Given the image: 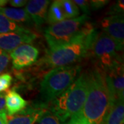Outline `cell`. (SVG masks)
Wrapping results in <instances>:
<instances>
[{"instance_id": "cell-10", "label": "cell", "mask_w": 124, "mask_h": 124, "mask_svg": "<svg viewBox=\"0 0 124 124\" xmlns=\"http://www.w3.org/2000/svg\"><path fill=\"white\" fill-rule=\"evenodd\" d=\"M13 66L20 70L32 65L37 61L39 50L31 44H23L10 53Z\"/></svg>"}, {"instance_id": "cell-4", "label": "cell", "mask_w": 124, "mask_h": 124, "mask_svg": "<svg viewBox=\"0 0 124 124\" xmlns=\"http://www.w3.org/2000/svg\"><path fill=\"white\" fill-rule=\"evenodd\" d=\"M80 71L79 66L57 67L48 72L40 84V94L44 105L63 93L75 81Z\"/></svg>"}, {"instance_id": "cell-22", "label": "cell", "mask_w": 124, "mask_h": 124, "mask_svg": "<svg viewBox=\"0 0 124 124\" xmlns=\"http://www.w3.org/2000/svg\"><path fill=\"white\" fill-rule=\"evenodd\" d=\"M76 5L79 7V8H81L82 11L84 13V15H88V14L90 13V3L88 1L86 0H75L73 1Z\"/></svg>"}, {"instance_id": "cell-2", "label": "cell", "mask_w": 124, "mask_h": 124, "mask_svg": "<svg viewBox=\"0 0 124 124\" xmlns=\"http://www.w3.org/2000/svg\"><path fill=\"white\" fill-rule=\"evenodd\" d=\"M97 31L87 22L83 31L76 38L57 48L49 49L44 62L53 68L71 66L90 54V48Z\"/></svg>"}, {"instance_id": "cell-23", "label": "cell", "mask_w": 124, "mask_h": 124, "mask_svg": "<svg viewBox=\"0 0 124 124\" xmlns=\"http://www.w3.org/2000/svg\"><path fill=\"white\" fill-rule=\"evenodd\" d=\"M65 124H88V123L85 119L81 112L79 114L72 116L70 120Z\"/></svg>"}, {"instance_id": "cell-20", "label": "cell", "mask_w": 124, "mask_h": 124, "mask_svg": "<svg viewBox=\"0 0 124 124\" xmlns=\"http://www.w3.org/2000/svg\"><path fill=\"white\" fill-rule=\"evenodd\" d=\"M12 80V76L9 73H4L0 75V93L6 91L10 88Z\"/></svg>"}, {"instance_id": "cell-14", "label": "cell", "mask_w": 124, "mask_h": 124, "mask_svg": "<svg viewBox=\"0 0 124 124\" xmlns=\"http://www.w3.org/2000/svg\"><path fill=\"white\" fill-rule=\"evenodd\" d=\"M103 124H124V100L112 103Z\"/></svg>"}, {"instance_id": "cell-6", "label": "cell", "mask_w": 124, "mask_h": 124, "mask_svg": "<svg viewBox=\"0 0 124 124\" xmlns=\"http://www.w3.org/2000/svg\"><path fill=\"white\" fill-rule=\"evenodd\" d=\"M88 19V15H83L50 25L45 31L49 49L57 48L74 39L83 31Z\"/></svg>"}, {"instance_id": "cell-12", "label": "cell", "mask_w": 124, "mask_h": 124, "mask_svg": "<svg viewBox=\"0 0 124 124\" xmlns=\"http://www.w3.org/2000/svg\"><path fill=\"white\" fill-rule=\"evenodd\" d=\"M49 4L48 0H31L28 1L25 10L37 27L42 26L46 22Z\"/></svg>"}, {"instance_id": "cell-26", "label": "cell", "mask_w": 124, "mask_h": 124, "mask_svg": "<svg viewBox=\"0 0 124 124\" xmlns=\"http://www.w3.org/2000/svg\"><path fill=\"white\" fill-rule=\"evenodd\" d=\"M6 94L0 93V112H4L6 110V100H5Z\"/></svg>"}, {"instance_id": "cell-1", "label": "cell", "mask_w": 124, "mask_h": 124, "mask_svg": "<svg viewBox=\"0 0 124 124\" xmlns=\"http://www.w3.org/2000/svg\"><path fill=\"white\" fill-rule=\"evenodd\" d=\"M88 94L81 114L88 124H103L112 102L103 71L96 68L88 73Z\"/></svg>"}, {"instance_id": "cell-24", "label": "cell", "mask_w": 124, "mask_h": 124, "mask_svg": "<svg viewBox=\"0 0 124 124\" xmlns=\"http://www.w3.org/2000/svg\"><path fill=\"white\" fill-rule=\"evenodd\" d=\"M109 1L105 0H94V1H90V7L94 10H98L103 8L105 5H106Z\"/></svg>"}, {"instance_id": "cell-5", "label": "cell", "mask_w": 124, "mask_h": 124, "mask_svg": "<svg viewBox=\"0 0 124 124\" xmlns=\"http://www.w3.org/2000/svg\"><path fill=\"white\" fill-rule=\"evenodd\" d=\"M123 50L124 46L101 31L95 36L89 55H93L96 59L99 64L97 68L105 71L123 63V58L121 55Z\"/></svg>"}, {"instance_id": "cell-7", "label": "cell", "mask_w": 124, "mask_h": 124, "mask_svg": "<svg viewBox=\"0 0 124 124\" xmlns=\"http://www.w3.org/2000/svg\"><path fill=\"white\" fill-rule=\"evenodd\" d=\"M103 72L112 103L119 100H124V63L118 64L108 70L103 71Z\"/></svg>"}, {"instance_id": "cell-27", "label": "cell", "mask_w": 124, "mask_h": 124, "mask_svg": "<svg viewBox=\"0 0 124 124\" xmlns=\"http://www.w3.org/2000/svg\"><path fill=\"white\" fill-rule=\"evenodd\" d=\"M0 124H7V113H6V111L0 112Z\"/></svg>"}, {"instance_id": "cell-3", "label": "cell", "mask_w": 124, "mask_h": 124, "mask_svg": "<svg viewBox=\"0 0 124 124\" xmlns=\"http://www.w3.org/2000/svg\"><path fill=\"white\" fill-rule=\"evenodd\" d=\"M88 87V73H83L64 93L50 102L49 110L54 113L64 124L68 119L81 112L87 97Z\"/></svg>"}, {"instance_id": "cell-16", "label": "cell", "mask_w": 124, "mask_h": 124, "mask_svg": "<svg viewBox=\"0 0 124 124\" xmlns=\"http://www.w3.org/2000/svg\"><path fill=\"white\" fill-rule=\"evenodd\" d=\"M67 19L62 7L61 0L54 1L48 10L46 22L50 25L60 22Z\"/></svg>"}, {"instance_id": "cell-18", "label": "cell", "mask_w": 124, "mask_h": 124, "mask_svg": "<svg viewBox=\"0 0 124 124\" xmlns=\"http://www.w3.org/2000/svg\"><path fill=\"white\" fill-rule=\"evenodd\" d=\"M61 2L67 19H74L79 16V8L73 1L61 0Z\"/></svg>"}, {"instance_id": "cell-25", "label": "cell", "mask_w": 124, "mask_h": 124, "mask_svg": "<svg viewBox=\"0 0 124 124\" xmlns=\"http://www.w3.org/2000/svg\"><path fill=\"white\" fill-rule=\"evenodd\" d=\"M9 4L15 8H21L27 4L28 1L26 0H11L8 1Z\"/></svg>"}, {"instance_id": "cell-9", "label": "cell", "mask_w": 124, "mask_h": 124, "mask_svg": "<svg viewBox=\"0 0 124 124\" xmlns=\"http://www.w3.org/2000/svg\"><path fill=\"white\" fill-rule=\"evenodd\" d=\"M102 32L116 41L121 46L124 44V14L112 13L101 21Z\"/></svg>"}, {"instance_id": "cell-21", "label": "cell", "mask_w": 124, "mask_h": 124, "mask_svg": "<svg viewBox=\"0 0 124 124\" xmlns=\"http://www.w3.org/2000/svg\"><path fill=\"white\" fill-rule=\"evenodd\" d=\"M10 60V54L0 49V74L7 68Z\"/></svg>"}, {"instance_id": "cell-13", "label": "cell", "mask_w": 124, "mask_h": 124, "mask_svg": "<svg viewBox=\"0 0 124 124\" xmlns=\"http://www.w3.org/2000/svg\"><path fill=\"white\" fill-rule=\"evenodd\" d=\"M5 100L8 116L13 115L23 110L28 104V102L14 90H10L6 94Z\"/></svg>"}, {"instance_id": "cell-8", "label": "cell", "mask_w": 124, "mask_h": 124, "mask_svg": "<svg viewBox=\"0 0 124 124\" xmlns=\"http://www.w3.org/2000/svg\"><path fill=\"white\" fill-rule=\"evenodd\" d=\"M37 37L35 32L28 29L0 34V49L8 53L22 45L30 44Z\"/></svg>"}, {"instance_id": "cell-19", "label": "cell", "mask_w": 124, "mask_h": 124, "mask_svg": "<svg viewBox=\"0 0 124 124\" xmlns=\"http://www.w3.org/2000/svg\"><path fill=\"white\" fill-rule=\"evenodd\" d=\"M35 124H63V123L53 112L46 110Z\"/></svg>"}, {"instance_id": "cell-15", "label": "cell", "mask_w": 124, "mask_h": 124, "mask_svg": "<svg viewBox=\"0 0 124 124\" xmlns=\"http://www.w3.org/2000/svg\"><path fill=\"white\" fill-rule=\"evenodd\" d=\"M0 13L4 15L10 21L20 23H31L32 22L31 17L25 9L14 8L8 7H0Z\"/></svg>"}, {"instance_id": "cell-17", "label": "cell", "mask_w": 124, "mask_h": 124, "mask_svg": "<svg viewBox=\"0 0 124 124\" xmlns=\"http://www.w3.org/2000/svg\"><path fill=\"white\" fill-rule=\"evenodd\" d=\"M26 29L16 23L10 21L4 15L0 13V34L22 31Z\"/></svg>"}, {"instance_id": "cell-11", "label": "cell", "mask_w": 124, "mask_h": 124, "mask_svg": "<svg viewBox=\"0 0 124 124\" xmlns=\"http://www.w3.org/2000/svg\"><path fill=\"white\" fill-rule=\"evenodd\" d=\"M46 110L44 105L26 108L15 115H7V124H35Z\"/></svg>"}]
</instances>
